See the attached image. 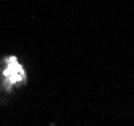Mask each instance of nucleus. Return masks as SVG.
<instances>
[{
    "label": "nucleus",
    "instance_id": "nucleus-1",
    "mask_svg": "<svg viewBox=\"0 0 134 126\" xmlns=\"http://www.w3.org/2000/svg\"><path fill=\"white\" fill-rule=\"evenodd\" d=\"M10 63L8 65V69L5 72V75L8 79L10 80L11 83H16V82H19L23 79L24 77V73H23V70H22V67H20L16 60L14 58L10 59Z\"/></svg>",
    "mask_w": 134,
    "mask_h": 126
}]
</instances>
